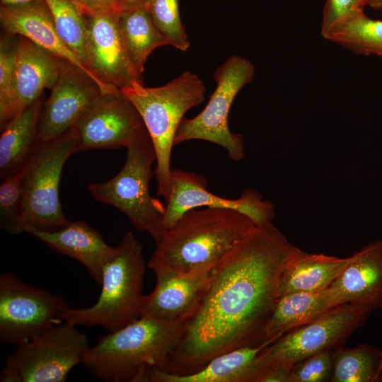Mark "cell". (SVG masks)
<instances>
[{
    "label": "cell",
    "instance_id": "cell-1",
    "mask_svg": "<svg viewBox=\"0 0 382 382\" xmlns=\"http://www.w3.org/2000/svg\"><path fill=\"white\" fill-rule=\"evenodd\" d=\"M295 248L272 223L245 234L212 270L165 371L192 374L218 355L265 342L279 279Z\"/></svg>",
    "mask_w": 382,
    "mask_h": 382
},
{
    "label": "cell",
    "instance_id": "cell-2",
    "mask_svg": "<svg viewBox=\"0 0 382 382\" xmlns=\"http://www.w3.org/2000/svg\"><path fill=\"white\" fill-rule=\"evenodd\" d=\"M254 226L249 218L233 209H190L155 242L148 267L179 274L211 270Z\"/></svg>",
    "mask_w": 382,
    "mask_h": 382
},
{
    "label": "cell",
    "instance_id": "cell-3",
    "mask_svg": "<svg viewBox=\"0 0 382 382\" xmlns=\"http://www.w3.org/2000/svg\"><path fill=\"white\" fill-rule=\"evenodd\" d=\"M185 324L141 316L99 338L86 352L81 363L103 381L139 382L147 366L166 370L183 337Z\"/></svg>",
    "mask_w": 382,
    "mask_h": 382
},
{
    "label": "cell",
    "instance_id": "cell-4",
    "mask_svg": "<svg viewBox=\"0 0 382 382\" xmlns=\"http://www.w3.org/2000/svg\"><path fill=\"white\" fill-rule=\"evenodd\" d=\"M120 91L135 107L151 137L156 154L157 193L166 201L175 136L185 112L204 102V83L198 75L186 71L160 87L146 88L135 83Z\"/></svg>",
    "mask_w": 382,
    "mask_h": 382
},
{
    "label": "cell",
    "instance_id": "cell-5",
    "mask_svg": "<svg viewBox=\"0 0 382 382\" xmlns=\"http://www.w3.org/2000/svg\"><path fill=\"white\" fill-rule=\"evenodd\" d=\"M145 270L142 245L128 231L103 268L96 303L83 308L69 307L62 314V320L76 326H100L108 332L134 321L141 317Z\"/></svg>",
    "mask_w": 382,
    "mask_h": 382
},
{
    "label": "cell",
    "instance_id": "cell-6",
    "mask_svg": "<svg viewBox=\"0 0 382 382\" xmlns=\"http://www.w3.org/2000/svg\"><path fill=\"white\" fill-rule=\"evenodd\" d=\"M126 149L120 172L107 181L90 184L88 189L97 201L120 210L137 230L147 232L156 242L165 231L166 206L150 195L156 154L147 130Z\"/></svg>",
    "mask_w": 382,
    "mask_h": 382
},
{
    "label": "cell",
    "instance_id": "cell-7",
    "mask_svg": "<svg viewBox=\"0 0 382 382\" xmlns=\"http://www.w3.org/2000/svg\"><path fill=\"white\" fill-rule=\"evenodd\" d=\"M79 151L73 128L62 136L40 142L25 166L22 233L28 227L52 231L66 226L59 199L63 167L68 158Z\"/></svg>",
    "mask_w": 382,
    "mask_h": 382
},
{
    "label": "cell",
    "instance_id": "cell-8",
    "mask_svg": "<svg viewBox=\"0 0 382 382\" xmlns=\"http://www.w3.org/2000/svg\"><path fill=\"white\" fill-rule=\"evenodd\" d=\"M91 347L85 332L66 321L17 345L0 374L1 382H64Z\"/></svg>",
    "mask_w": 382,
    "mask_h": 382
},
{
    "label": "cell",
    "instance_id": "cell-9",
    "mask_svg": "<svg viewBox=\"0 0 382 382\" xmlns=\"http://www.w3.org/2000/svg\"><path fill=\"white\" fill-rule=\"evenodd\" d=\"M255 73L254 65L248 59L237 55L228 57L214 73L216 86L207 105L195 117L182 120L174 145L193 139L204 140L224 148L233 161L243 158V136L230 130L228 117L236 95L252 81Z\"/></svg>",
    "mask_w": 382,
    "mask_h": 382
},
{
    "label": "cell",
    "instance_id": "cell-10",
    "mask_svg": "<svg viewBox=\"0 0 382 382\" xmlns=\"http://www.w3.org/2000/svg\"><path fill=\"white\" fill-rule=\"evenodd\" d=\"M69 308L62 294L23 282L10 271L0 275V342L18 345L63 322Z\"/></svg>",
    "mask_w": 382,
    "mask_h": 382
},
{
    "label": "cell",
    "instance_id": "cell-11",
    "mask_svg": "<svg viewBox=\"0 0 382 382\" xmlns=\"http://www.w3.org/2000/svg\"><path fill=\"white\" fill-rule=\"evenodd\" d=\"M370 309L352 303L338 304L313 321L289 331L267 346L256 364L261 371L274 362L294 365L324 350H333L366 323Z\"/></svg>",
    "mask_w": 382,
    "mask_h": 382
},
{
    "label": "cell",
    "instance_id": "cell-12",
    "mask_svg": "<svg viewBox=\"0 0 382 382\" xmlns=\"http://www.w3.org/2000/svg\"><path fill=\"white\" fill-rule=\"evenodd\" d=\"M207 187V181L203 175L172 169L169 194L165 201L164 230L172 227L187 211L204 207L237 211L257 226L271 224L275 216L274 204L270 200H263L262 195L253 189L243 190L238 198L228 199L214 195Z\"/></svg>",
    "mask_w": 382,
    "mask_h": 382
},
{
    "label": "cell",
    "instance_id": "cell-13",
    "mask_svg": "<svg viewBox=\"0 0 382 382\" xmlns=\"http://www.w3.org/2000/svg\"><path fill=\"white\" fill-rule=\"evenodd\" d=\"M79 151L127 147L146 128L135 107L121 93H106L90 105L72 127Z\"/></svg>",
    "mask_w": 382,
    "mask_h": 382
},
{
    "label": "cell",
    "instance_id": "cell-14",
    "mask_svg": "<svg viewBox=\"0 0 382 382\" xmlns=\"http://www.w3.org/2000/svg\"><path fill=\"white\" fill-rule=\"evenodd\" d=\"M106 93L86 71L62 60L57 80L40 110L39 141L56 139L68 132L86 109Z\"/></svg>",
    "mask_w": 382,
    "mask_h": 382
},
{
    "label": "cell",
    "instance_id": "cell-15",
    "mask_svg": "<svg viewBox=\"0 0 382 382\" xmlns=\"http://www.w3.org/2000/svg\"><path fill=\"white\" fill-rule=\"evenodd\" d=\"M119 13L85 16L88 67L103 84L120 91L142 83L127 53L119 26Z\"/></svg>",
    "mask_w": 382,
    "mask_h": 382
},
{
    "label": "cell",
    "instance_id": "cell-16",
    "mask_svg": "<svg viewBox=\"0 0 382 382\" xmlns=\"http://www.w3.org/2000/svg\"><path fill=\"white\" fill-rule=\"evenodd\" d=\"M61 59L19 36L15 42L13 89L8 108L0 117L1 129L14 117L40 98L45 88L56 83Z\"/></svg>",
    "mask_w": 382,
    "mask_h": 382
},
{
    "label": "cell",
    "instance_id": "cell-17",
    "mask_svg": "<svg viewBox=\"0 0 382 382\" xmlns=\"http://www.w3.org/2000/svg\"><path fill=\"white\" fill-rule=\"evenodd\" d=\"M156 285L142 295L141 316L170 322H186L194 313L207 284L211 270L179 274L156 269Z\"/></svg>",
    "mask_w": 382,
    "mask_h": 382
},
{
    "label": "cell",
    "instance_id": "cell-18",
    "mask_svg": "<svg viewBox=\"0 0 382 382\" xmlns=\"http://www.w3.org/2000/svg\"><path fill=\"white\" fill-rule=\"evenodd\" d=\"M0 22L8 35L24 37L57 57L86 71L105 93L120 92L101 83L65 45L57 32L50 12L44 1L19 6H1Z\"/></svg>",
    "mask_w": 382,
    "mask_h": 382
},
{
    "label": "cell",
    "instance_id": "cell-19",
    "mask_svg": "<svg viewBox=\"0 0 382 382\" xmlns=\"http://www.w3.org/2000/svg\"><path fill=\"white\" fill-rule=\"evenodd\" d=\"M33 235L53 251L75 259L82 264L89 275L100 286L105 265L115 253L102 235L83 221L69 222L52 231L28 227Z\"/></svg>",
    "mask_w": 382,
    "mask_h": 382
},
{
    "label": "cell",
    "instance_id": "cell-20",
    "mask_svg": "<svg viewBox=\"0 0 382 382\" xmlns=\"http://www.w3.org/2000/svg\"><path fill=\"white\" fill-rule=\"evenodd\" d=\"M340 303H352L374 311L382 308V241L352 255V260L330 285Z\"/></svg>",
    "mask_w": 382,
    "mask_h": 382
},
{
    "label": "cell",
    "instance_id": "cell-21",
    "mask_svg": "<svg viewBox=\"0 0 382 382\" xmlns=\"http://www.w3.org/2000/svg\"><path fill=\"white\" fill-rule=\"evenodd\" d=\"M271 342L257 347L233 349L212 359L202 369L187 374H176L147 366L140 382H256L260 371L258 354Z\"/></svg>",
    "mask_w": 382,
    "mask_h": 382
},
{
    "label": "cell",
    "instance_id": "cell-22",
    "mask_svg": "<svg viewBox=\"0 0 382 382\" xmlns=\"http://www.w3.org/2000/svg\"><path fill=\"white\" fill-rule=\"evenodd\" d=\"M352 260L325 254H312L296 247L279 283V297L296 291H314L328 287Z\"/></svg>",
    "mask_w": 382,
    "mask_h": 382
},
{
    "label": "cell",
    "instance_id": "cell-23",
    "mask_svg": "<svg viewBox=\"0 0 382 382\" xmlns=\"http://www.w3.org/2000/svg\"><path fill=\"white\" fill-rule=\"evenodd\" d=\"M338 304V296L330 286L319 291H296L280 296L266 328L265 342L272 344Z\"/></svg>",
    "mask_w": 382,
    "mask_h": 382
},
{
    "label": "cell",
    "instance_id": "cell-24",
    "mask_svg": "<svg viewBox=\"0 0 382 382\" xmlns=\"http://www.w3.org/2000/svg\"><path fill=\"white\" fill-rule=\"evenodd\" d=\"M41 98L10 120L1 130L0 178L23 168L40 144L38 123Z\"/></svg>",
    "mask_w": 382,
    "mask_h": 382
},
{
    "label": "cell",
    "instance_id": "cell-25",
    "mask_svg": "<svg viewBox=\"0 0 382 382\" xmlns=\"http://www.w3.org/2000/svg\"><path fill=\"white\" fill-rule=\"evenodd\" d=\"M119 26L129 59L142 76L147 57L156 48L169 45L156 27L146 6L125 9L119 13Z\"/></svg>",
    "mask_w": 382,
    "mask_h": 382
},
{
    "label": "cell",
    "instance_id": "cell-26",
    "mask_svg": "<svg viewBox=\"0 0 382 382\" xmlns=\"http://www.w3.org/2000/svg\"><path fill=\"white\" fill-rule=\"evenodd\" d=\"M381 350L366 344L332 350L331 382L377 381Z\"/></svg>",
    "mask_w": 382,
    "mask_h": 382
},
{
    "label": "cell",
    "instance_id": "cell-27",
    "mask_svg": "<svg viewBox=\"0 0 382 382\" xmlns=\"http://www.w3.org/2000/svg\"><path fill=\"white\" fill-rule=\"evenodd\" d=\"M326 40L357 54L382 57V21L361 13L341 25Z\"/></svg>",
    "mask_w": 382,
    "mask_h": 382
},
{
    "label": "cell",
    "instance_id": "cell-28",
    "mask_svg": "<svg viewBox=\"0 0 382 382\" xmlns=\"http://www.w3.org/2000/svg\"><path fill=\"white\" fill-rule=\"evenodd\" d=\"M43 1L60 38L89 70L85 16L72 0Z\"/></svg>",
    "mask_w": 382,
    "mask_h": 382
},
{
    "label": "cell",
    "instance_id": "cell-29",
    "mask_svg": "<svg viewBox=\"0 0 382 382\" xmlns=\"http://www.w3.org/2000/svg\"><path fill=\"white\" fill-rule=\"evenodd\" d=\"M147 8L156 27L169 45L186 51L190 42L180 18V0H150Z\"/></svg>",
    "mask_w": 382,
    "mask_h": 382
},
{
    "label": "cell",
    "instance_id": "cell-30",
    "mask_svg": "<svg viewBox=\"0 0 382 382\" xmlns=\"http://www.w3.org/2000/svg\"><path fill=\"white\" fill-rule=\"evenodd\" d=\"M25 166L3 179L0 185L1 228L11 234L22 233Z\"/></svg>",
    "mask_w": 382,
    "mask_h": 382
},
{
    "label": "cell",
    "instance_id": "cell-31",
    "mask_svg": "<svg viewBox=\"0 0 382 382\" xmlns=\"http://www.w3.org/2000/svg\"><path fill=\"white\" fill-rule=\"evenodd\" d=\"M332 373V350H324L294 364L289 382H329Z\"/></svg>",
    "mask_w": 382,
    "mask_h": 382
},
{
    "label": "cell",
    "instance_id": "cell-32",
    "mask_svg": "<svg viewBox=\"0 0 382 382\" xmlns=\"http://www.w3.org/2000/svg\"><path fill=\"white\" fill-rule=\"evenodd\" d=\"M362 0H326L323 15L321 35L326 39L341 25L364 13Z\"/></svg>",
    "mask_w": 382,
    "mask_h": 382
},
{
    "label": "cell",
    "instance_id": "cell-33",
    "mask_svg": "<svg viewBox=\"0 0 382 382\" xmlns=\"http://www.w3.org/2000/svg\"><path fill=\"white\" fill-rule=\"evenodd\" d=\"M15 42L8 37H1L0 42V117L10 104L14 81Z\"/></svg>",
    "mask_w": 382,
    "mask_h": 382
},
{
    "label": "cell",
    "instance_id": "cell-34",
    "mask_svg": "<svg viewBox=\"0 0 382 382\" xmlns=\"http://www.w3.org/2000/svg\"><path fill=\"white\" fill-rule=\"evenodd\" d=\"M85 16L108 13H120L121 8L117 0H72Z\"/></svg>",
    "mask_w": 382,
    "mask_h": 382
},
{
    "label": "cell",
    "instance_id": "cell-35",
    "mask_svg": "<svg viewBox=\"0 0 382 382\" xmlns=\"http://www.w3.org/2000/svg\"><path fill=\"white\" fill-rule=\"evenodd\" d=\"M292 366L284 362L272 363L261 371L256 382H289Z\"/></svg>",
    "mask_w": 382,
    "mask_h": 382
},
{
    "label": "cell",
    "instance_id": "cell-36",
    "mask_svg": "<svg viewBox=\"0 0 382 382\" xmlns=\"http://www.w3.org/2000/svg\"><path fill=\"white\" fill-rule=\"evenodd\" d=\"M121 11L125 9L148 6L150 0H117ZM120 11V12H121Z\"/></svg>",
    "mask_w": 382,
    "mask_h": 382
},
{
    "label": "cell",
    "instance_id": "cell-37",
    "mask_svg": "<svg viewBox=\"0 0 382 382\" xmlns=\"http://www.w3.org/2000/svg\"><path fill=\"white\" fill-rule=\"evenodd\" d=\"M43 0H0L1 6H19Z\"/></svg>",
    "mask_w": 382,
    "mask_h": 382
},
{
    "label": "cell",
    "instance_id": "cell-38",
    "mask_svg": "<svg viewBox=\"0 0 382 382\" xmlns=\"http://www.w3.org/2000/svg\"><path fill=\"white\" fill-rule=\"evenodd\" d=\"M364 5L369 6L374 8H380L382 7V0H362Z\"/></svg>",
    "mask_w": 382,
    "mask_h": 382
},
{
    "label": "cell",
    "instance_id": "cell-39",
    "mask_svg": "<svg viewBox=\"0 0 382 382\" xmlns=\"http://www.w3.org/2000/svg\"><path fill=\"white\" fill-rule=\"evenodd\" d=\"M381 373H382V350H381V362H380V366L378 369V379ZM378 379H377V381H378Z\"/></svg>",
    "mask_w": 382,
    "mask_h": 382
},
{
    "label": "cell",
    "instance_id": "cell-40",
    "mask_svg": "<svg viewBox=\"0 0 382 382\" xmlns=\"http://www.w3.org/2000/svg\"><path fill=\"white\" fill-rule=\"evenodd\" d=\"M378 381H382V373H381V375L379 376L378 379Z\"/></svg>",
    "mask_w": 382,
    "mask_h": 382
}]
</instances>
